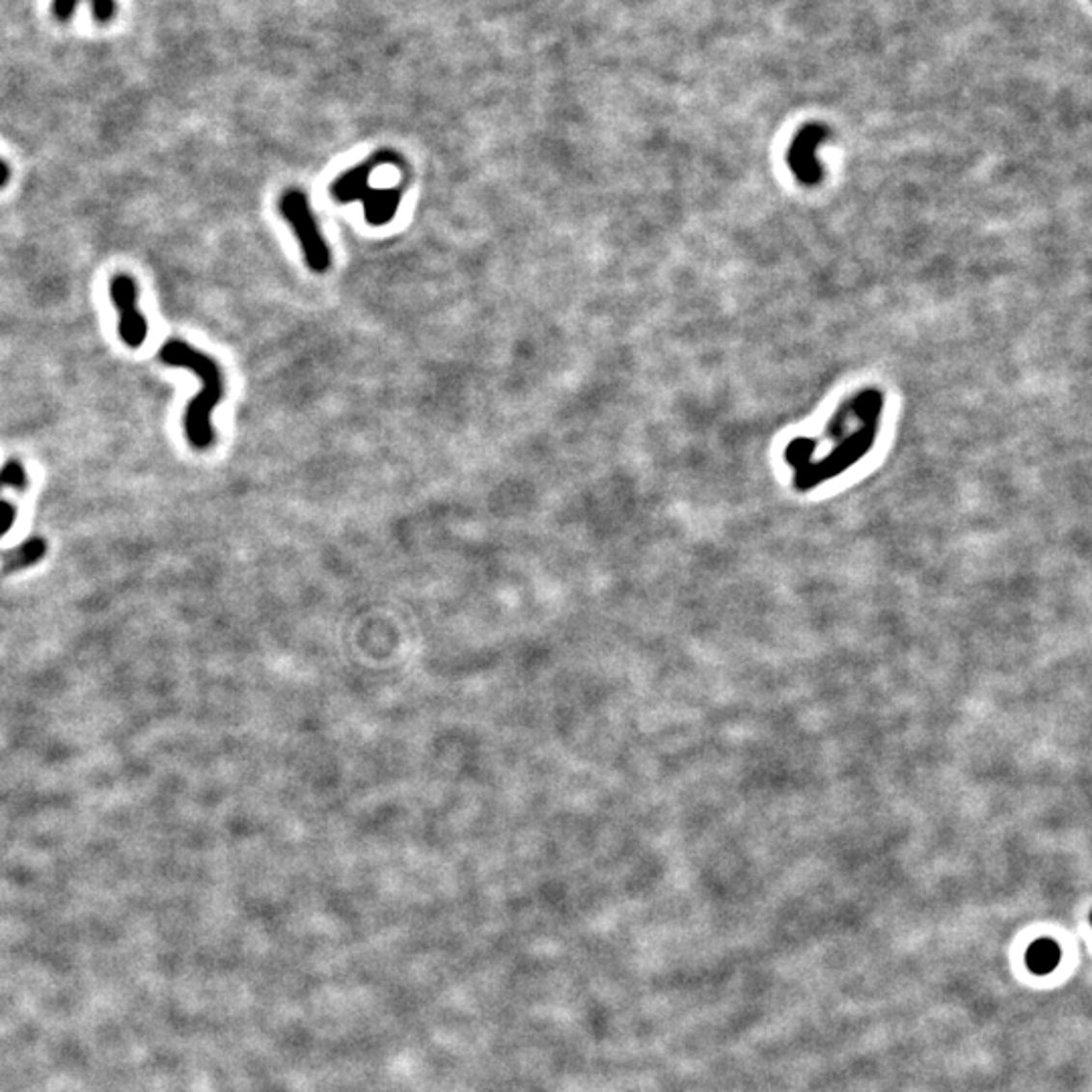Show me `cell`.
<instances>
[{"mask_svg": "<svg viewBox=\"0 0 1092 1092\" xmlns=\"http://www.w3.org/2000/svg\"><path fill=\"white\" fill-rule=\"evenodd\" d=\"M110 296L118 310V334L125 346L140 348L149 336V322L138 310V287L134 278L118 273L110 280Z\"/></svg>", "mask_w": 1092, "mask_h": 1092, "instance_id": "cell-4", "label": "cell"}, {"mask_svg": "<svg viewBox=\"0 0 1092 1092\" xmlns=\"http://www.w3.org/2000/svg\"><path fill=\"white\" fill-rule=\"evenodd\" d=\"M278 211L291 227L293 235H296L302 247L304 261L310 267V271L326 273L332 263V254L322 235L318 219L312 213L308 195L300 191V188H287V191L280 197Z\"/></svg>", "mask_w": 1092, "mask_h": 1092, "instance_id": "cell-3", "label": "cell"}, {"mask_svg": "<svg viewBox=\"0 0 1092 1092\" xmlns=\"http://www.w3.org/2000/svg\"><path fill=\"white\" fill-rule=\"evenodd\" d=\"M79 0H53L51 11L59 20H69L75 14V7Z\"/></svg>", "mask_w": 1092, "mask_h": 1092, "instance_id": "cell-9", "label": "cell"}, {"mask_svg": "<svg viewBox=\"0 0 1092 1092\" xmlns=\"http://www.w3.org/2000/svg\"><path fill=\"white\" fill-rule=\"evenodd\" d=\"M158 356L164 365L186 369L201 379L199 395L184 411V435L195 450H208L215 441L211 422L213 409L225 395V379L219 363L182 341L164 342Z\"/></svg>", "mask_w": 1092, "mask_h": 1092, "instance_id": "cell-1", "label": "cell"}, {"mask_svg": "<svg viewBox=\"0 0 1092 1092\" xmlns=\"http://www.w3.org/2000/svg\"><path fill=\"white\" fill-rule=\"evenodd\" d=\"M372 162H365L354 166L352 171H346L334 180L330 195L339 203L363 201L367 221L370 225H387L401 206V191L398 188H372Z\"/></svg>", "mask_w": 1092, "mask_h": 1092, "instance_id": "cell-2", "label": "cell"}, {"mask_svg": "<svg viewBox=\"0 0 1092 1092\" xmlns=\"http://www.w3.org/2000/svg\"><path fill=\"white\" fill-rule=\"evenodd\" d=\"M47 551V544L43 538H31L27 542H23L13 553H9L5 559V569H23V566H29L37 560L43 559Z\"/></svg>", "mask_w": 1092, "mask_h": 1092, "instance_id": "cell-5", "label": "cell"}, {"mask_svg": "<svg viewBox=\"0 0 1092 1092\" xmlns=\"http://www.w3.org/2000/svg\"><path fill=\"white\" fill-rule=\"evenodd\" d=\"M11 180V168L5 160H0V188H5Z\"/></svg>", "mask_w": 1092, "mask_h": 1092, "instance_id": "cell-10", "label": "cell"}, {"mask_svg": "<svg viewBox=\"0 0 1092 1092\" xmlns=\"http://www.w3.org/2000/svg\"><path fill=\"white\" fill-rule=\"evenodd\" d=\"M16 520V510L7 500H0V536H5Z\"/></svg>", "mask_w": 1092, "mask_h": 1092, "instance_id": "cell-8", "label": "cell"}, {"mask_svg": "<svg viewBox=\"0 0 1092 1092\" xmlns=\"http://www.w3.org/2000/svg\"><path fill=\"white\" fill-rule=\"evenodd\" d=\"M29 484L27 479V472L23 468V464L16 459L7 461V464L0 468V492L5 488H16V490H25Z\"/></svg>", "mask_w": 1092, "mask_h": 1092, "instance_id": "cell-6", "label": "cell"}, {"mask_svg": "<svg viewBox=\"0 0 1092 1092\" xmlns=\"http://www.w3.org/2000/svg\"><path fill=\"white\" fill-rule=\"evenodd\" d=\"M92 11L97 23H108L116 14V0H92Z\"/></svg>", "mask_w": 1092, "mask_h": 1092, "instance_id": "cell-7", "label": "cell"}]
</instances>
